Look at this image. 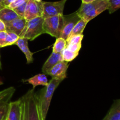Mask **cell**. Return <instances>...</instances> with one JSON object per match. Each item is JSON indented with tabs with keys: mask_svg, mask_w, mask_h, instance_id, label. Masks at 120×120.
<instances>
[{
	"mask_svg": "<svg viewBox=\"0 0 120 120\" xmlns=\"http://www.w3.org/2000/svg\"><path fill=\"white\" fill-rule=\"evenodd\" d=\"M103 120H105V118H103Z\"/></svg>",
	"mask_w": 120,
	"mask_h": 120,
	"instance_id": "cell-36",
	"label": "cell"
},
{
	"mask_svg": "<svg viewBox=\"0 0 120 120\" xmlns=\"http://www.w3.org/2000/svg\"><path fill=\"white\" fill-rule=\"evenodd\" d=\"M68 0H60L54 2L42 1L43 18L63 14L65 4Z\"/></svg>",
	"mask_w": 120,
	"mask_h": 120,
	"instance_id": "cell-6",
	"label": "cell"
},
{
	"mask_svg": "<svg viewBox=\"0 0 120 120\" xmlns=\"http://www.w3.org/2000/svg\"><path fill=\"white\" fill-rule=\"evenodd\" d=\"M110 3L109 11L110 14H112L120 8V0H108Z\"/></svg>",
	"mask_w": 120,
	"mask_h": 120,
	"instance_id": "cell-22",
	"label": "cell"
},
{
	"mask_svg": "<svg viewBox=\"0 0 120 120\" xmlns=\"http://www.w3.org/2000/svg\"><path fill=\"white\" fill-rule=\"evenodd\" d=\"M18 17H19L18 15L13 9L8 7H5L0 9V20L5 24L11 22Z\"/></svg>",
	"mask_w": 120,
	"mask_h": 120,
	"instance_id": "cell-15",
	"label": "cell"
},
{
	"mask_svg": "<svg viewBox=\"0 0 120 120\" xmlns=\"http://www.w3.org/2000/svg\"><path fill=\"white\" fill-rule=\"evenodd\" d=\"M15 91V88L13 87H9L0 91V107L4 104L8 103Z\"/></svg>",
	"mask_w": 120,
	"mask_h": 120,
	"instance_id": "cell-17",
	"label": "cell"
},
{
	"mask_svg": "<svg viewBox=\"0 0 120 120\" xmlns=\"http://www.w3.org/2000/svg\"><path fill=\"white\" fill-rule=\"evenodd\" d=\"M64 22L63 14L44 18L43 27L45 33L56 38L60 37L63 31Z\"/></svg>",
	"mask_w": 120,
	"mask_h": 120,
	"instance_id": "cell-5",
	"label": "cell"
},
{
	"mask_svg": "<svg viewBox=\"0 0 120 120\" xmlns=\"http://www.w3.org/2000/svg\"><path fill=\"white\" fill-rule=\"evenodd\" d=\"M94 1H96V0H82V2L83 4H88L93 2Z\"/></svg>",
	"mask_w": 120,
	"mask_h": 120,
	"instance_id": "cell-29",
	"label": "cell"
},
{
	"mask_svg": "<svg viewBox=\"0 0 120 120\" xmlns=\"http://www.w3.org/2000/svg\"><path fill=\"white\" fill-rule=\"evenodd\" d=\"M5 120H22V102L21 99L8 103Z\"/></svg>",
	"mask_w": 120,
	"mask_h": 120,
	"instance_id": "cell-9",
	"label": "cell"
},
{
	"mask_svg": "<svg viewBox=\"0 0 120 120\" xmlns=\"http://www.w3.org/2000/svg\"><path fill=\"white\" fill-rule=\"evenodd\" d=\"M43 16V6L42 2H36L35 0H28L26 7L24 18L29 21L38 16Z\"/></svg>",
	"mask_w": 120,
	"mask_h": 120,
	"instance_id": "cell-7",
	"label": "cell"
},
{
	"mask_svg": "<svg viewBox=\"0 0 120 120\" xmlns=\"http://www.w3.org/2000/svg\"><path fill=\"white\" fill-rule=\"evenodd\" d=\"M6 30L5 24L1 20H0V31Z\"/></svg>",
	"mask_w": 120,
	"mask_h": 120,
	"instance_id": "cell-27",
	"label": "cell"
},
{
	"mask_svg": "<svg viewBox=\"0 0 120 120\" xmlns=\"http://www.w3.org/2000/svg\"><path fill=\"white\" fill-rule=\"evenodd\" d=\"M104 118L105 120H120V100L114 102Z\"/></svg>",
	"mask_w": 120,
	"mask_h": 120,
	"instance_id": "cell-16",
	"label": "cell"
},
{
	"mask_svg": "<svg viewBox=\"0 0 120 120\" xmlns=\"http://www.w3.org/2000/svg\"><path fill=\"white\" fill-rule=\"evenodd\" d=\"M61 82L60 80L52 78L48 82V85L45 86L42 89L40 96L38 95L40 109L43 120H46L54 92Z\"/></svg>",
	"mask_w": 120,
	"mask_h": 120,
	"instance_id": "cell-3",
	"label": "cell"
},
{
	"mask_svg": "<svg viewBox=\"0 0 120 120\" xmlns=\"http://www.w3.org/2000/svg\"><path fill=\"white\" fill-rule=\"evenodd\" d=\"M22 120H43L41 114L38 94L30 89L21 98Z\"/></svg>",
	"mask_w": 120,
	"mask_h": 120,
	"instance_id": "cell-1",
	"label": "cell"
},
{
	"mask_svg": "<svg viewBox=\"0 0 120 120\" xmlns=\"http://www.w3.org/2000/svg\"><path fill=\"white\" fill-rule=\"evenodd\" d=\"M35 1H36V2H42V0H35Z\"/></svg>",
	"mask_w": 120,
	"mask_h": 120,
	"instance_id": "cell-32",
	"label": "cell"
},
{
	"mask_svg": "<svg viewBox=\"0 0 120 120\" xmlns=\"http://www.w3.org/2000/svg\"><path fill=\"white\" fill-rule=\"evenodd\" d=\"M15 45L19 47L21 51L25 55L27 64L32 63L34 61L33 53L29 49L28 47V40L24 38H20L18 40Z\"/></svg>",
	"mask_w": 120,
	"mask_h": 120,
	"instance_id": "cell-13",
	"label": "cell"
},
{
	"mask_svg": "<svg viewBox=\"0 0 120 120\" xmlns=\"http://www.w3.org/2000/svg\"><path fill=\"white\" fill-rule=\"evenodd\" d=\"M19 38V35H18L15 33L7 31V37H6L5 42V47L14 45Z\"/></svg>",
	"mask_w": 120,
	"mask_h": 120,
	"instance_id": "cell-21",
	"label": "cell"
},
{
	"mask_svg": "<svg viewBox=\"0 0 120 120\" xmlns=\"http://www.w3.org/2000/svg\"><path fill=\"white\" fill-rule=\"evenodd\" d=\"M5 116H6V115H5ZM3 120H5V118H4Z\"/></svg>",
	"mask_w": 120,
	"mask_h": 120,
	"instance_id": "cell-35",
	"label": "cell"
},
{
	"mask_svg": "<svg viewBox=\"0 0 120 120\" xmlns=\"http://www.w3.org/2000/svg\"><path fill=\"white\" fill-rule=\"evenodd\" d=\"M28 1L25 2V3H23V4H22L21 5L19 6V7H16L15 9H14L13 10L16 13V14L18 15L20 17L24 18V15L25 12V9H26V7L27 2Z\"/></svg>",
	"mask_w": 120,
	"mask_h": 120,
	"instance_id": "cell-23",
	"label": "cell"
},
{
	"mask_svg": "<svg viewBox=\"0 0 120 120\" xmlns=\"http://www.w3.org/2000/svg\"><path fill=\"white\" fill-rule=\"evenodd\" d=\"M43 16H38L26 21L25 27L20 35V38H24L32 41L44 34L43 27Z\"/></svg>",
	"mask_w": 120,
	"mask_h": 120,
	"instance_id": "cell-4",
	"label": "cell"
},
{
	"mask_svg": "<svg viewBox=\"0 0 120 120\" xmlns=\"http://www.w3.org/2000/svg\"><path fill=\"white\" fill-rule=\"evenodd\" d=\"M23 81L32 85L33 86V89H35V87L39 85L45 87L48 85V82H49L46 75L43 73L36 74L35 76L24 80Z\"/></svg>",
	"mask_w": 120,
	"mask_h": 120,
	"instance_id": "cell-14",
	"label": "cell"
},
{
	"mask_svg": "<svg viewBox=\"0 0 120 120\" xmlns=\"http://www.w3.org/2000/svg\"><path fill=\"white\" fill-rule=\"evenodd\" d=\"M80 19V18L77 15L76 12L69 15H64V26H63L62 34L60 37H62L64 40H67L71 34L73 28H74L76 23L79 21Z\"/></svg>",
	"mask_w": 120,
	"mask_h": 120,
	"instance_id": "cell-8",
	"label": "cell"
},
{
	"mask_svg": "<svg viewBox=\"0 0 120 120\" xmlns=\"http://www.w3.org/2000/svg\"><path fill=\"white\" fill-rule=\"evenodd\" d=\"M109 8L110 3L108 0H96L90 3H82L76 13L80 18L88 23L101 13L109 10Z\"/></svg>",
	"mask_w": 120,
	"mask_h": 120,
	"instance_id": "cell-2",
	"label": "cell"
},
{
	"mask_svg": "<svg viewBox=\"0 0 120 120\" xmlns=\"http://www.w3.org/2000/svg\"><path fill=\"white\" fill-rule=\"evenodd\" d=\"M4 7H5L4 6V5L2 4L1 3V2H0V9H2V8H3Z\"/></svg>",
	"mask_w": 120,
	"mask_h": 120,
	"instance_id": "cell-30",
	"label": "cell"
},
{
	"mask_svg": "<svg viewBox=\"0 0 120 120\" xmlns=\"http://www.w3.org/2000/svg\"><path fill=\"white\" fill-rule=\"evenodd\" d=\"M8 103L4 104L0 107V120H3L7 114Z\"/></svg>",
	"mask_w": 120,
	"mask_h": 120,
	"instance_id": "cell-25",
	"label": "cell"
},
{
	"mask_svg": "<svg viewBox=\"0 0 120 120\" xmlns=\"http://www.w3.org/2000/svg\"><path fill=\"white\" fill-rule=\"evenodd\" d=\"M14 1H15V0H4V1L2 2V4L4 5V7H7L9 4H11Z\"/></svg>",
	"mask_w": 120,
	"mask_h": 120,
	"instance_id": "cell-28",
	"label": "cell"
},
{
	"mask_svg": "<svg viewBox=\"0 0 120 120\" xmlns=\"http://www.w3.org/2000/svg\"><path fill=\"white\" fill-rule=\"evenodd\" d=\"M63 60L62 53H55L52 52L49 56L42 68V72L43 74L48 75L49 71L59 61Z\"/></svg>",
	"mask_w": 120,
	"mask_h": 120,
	"instance_id": "cell-12",
	"label": "cell"
},
{
	"mask_svg": "<svg viewBox=\"0 0 120 120\" xmlns=\"http://www.w3.org/2000/svg\"><path fill=\"white\" fill-rule=\"evenodd\" d=\"M69 67V62L63 60L56 64L48 73L52 78L63 81L66 78V72Z\"/></svg>",
	"mask_w": 120,
	"mask_h": 120,
	"instance_id": "cell-10",
	"label": "cell"
},
{
	"mask_svg": "<svg viewBox=\"0 0 120 120\" xmlns=\"http://www.w3.org/2000/svg\"><path fill=\"white\" fill-rule=\"evenodd\" d=\"M28 0H15L14 1H13L11 4H9V5L7 7L11 8L12 9H15L16 7H19V6L21 5L22 4H23V3H25V2L28 1Z\"/></svg>",
	"mask_w": 120,
	"mask_h": 120,
	"instance_id": "cell-24",
	"label": "cell"
},
{
	"mask_svg": "<svg viewBox=\"0 0 120 120\" xmlns=\"http://www.w3.org/2000/svg\"><path fill=\"white\" fill-rule=\"evenodd\" d=\"M7 35V31L6 30L0 31V48L5 47V42Z\"/></svg>",
	"mask_w": 120,
	"mask_h": 120,
	"instance_id": "cell-26",
	"label": "cell"
},
{
	"mask_svg": "<svg viewBox=\"0 0 120 120\" xmlns=\"http://www.w3.org/2000/svg\"><path fill=\"white\" fill-rule=\"evenodd\" d=\"M87 24V22L86 21L82 20V19H80L79 21L76 23V24L75 25L74 28H73L71 34L69 35V36H73V35H75L83 34V31H84V29H85ZM67 40H68V39H67Z\"/></svg>",
	"mask_w": 120,
	"mask_h": 120,
	"instance_id": "cell-18",
	"label": "cell"
},
{
	"mask_svg": "<svg viewBox=\"0 0 120 120\" xmlns=\"http://www.w3.org/2000/svg\"><path fill=\"white\" fill-rule=\"evenodd\" d=\"M2 69V66H1V56H0V69Z\"/></svg>",
	"mask_w": 120,
	"mask_h": 120,
	"instance_id": "cell-31",
	"label": "cell"
},
{
	"mask_svg": "<svg viewBox=\"0 0 120 120\" xmlns=\"http://www.w3.org/2000/svg\"><path fill=\"white\" fill-rule=\"evenodd\" d=\"M26 21L24 18L18 17L11 22L5 24L6 31L12 32L20 36L25 27Z\"/></svg>",
	"mask_w": 120,
	"mask_h": 120,
	"instance_id": "cell-11",
	"label": "cell"
},
{
	"mask_svg": "<svg viewBox=\"0 0 120 120\" xmlns=\"http://www.w3.org/2000/svg\"><path fill=\"white\" fill-rule=\"evenodd\" d=\"M3 84V82H2V81H0V85H1Z\"/></svg>",
	"mask_w": 120,
	"mask_h": 120,
	"instance_id": "cell-33",
	"label": "cell"
},
{
	"mask_svg": "<svg viewBox=\"0 0 120 120\" xmlns=\"http://www.w3.org/2000/svg\"><path fill=\"white\" fill-rule=\"evenodd\" d=\"M4 0H0V2H1L2 4V2H4Z\"/></svg>",
	"mask_w": 120,
	"mask_h": 120,
	"instance_id": "cell-34",
	"label": "cell"
},
{
	"mask_svg": "<svg viewBox=\"0 0 120 120\" xmlns=\"http://www.w3.org/2000/svg\"><path fill=\"white\" fill-rule=\"evenodd\" d=\"M79 53L71 51L70 49L67 48L66 47L63 51L62 52V58L63 60L66 62H71L73 60H75L77 56H78Z\"/></svg>",
	"mask_w": 120,
	"mask_h": 120,
	"instance_id": "cell-20",
	"label": "cell"
},
{
	"mask_svg": "<svg viewBox=\"0 0 120 120\" xmlns=\"http://www.w3.org/2000/svg\"><path fill=\"white\" fill-rule=\"evenodd\" d=\"M67 45V41L62 37L56 38V41L53 46L52 52L55 53H62L63 49L66 48Z\"/></svg>",
	"mask_w": 120,
	"mask_h": 120,
	"instance_id": "cell-19",
	"label": "cell"
}]
</instances>
